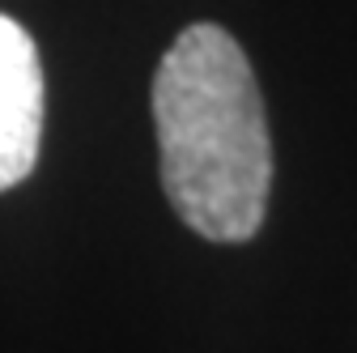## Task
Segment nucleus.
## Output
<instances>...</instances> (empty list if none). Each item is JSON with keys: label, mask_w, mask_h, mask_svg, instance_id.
<instances>
[{"label": "nucleus", "mask_w": 357, "mask_h": 353, "mask_svg": "<svg viewBox=\"0 0 357 353\" xmlns=\"http://www.w3.org/2000/svg\"><path fill=\"white\" fill-rule=\"evenodd\" d=\"M162 188L200 239L247 243L268 213L273 141L255 73L217 22H196L153 73Z\"/></svg>", "instance_id": "obj_1"}, {"label": "nucleus", "mask_w": 357, "mask_h": 353, "mask_svg": "<svg viewBox=\"0 0 357 353\" xmlns=\"http://www.w3.org/2000/svg\"><path fill=\"white\" fill-rule=\"evenodd\" d=\"M43 60L22 22L0 13V192L17 188L43 141Z\"/></svg>", "instance_id": "obj_2"}]
</instances>
